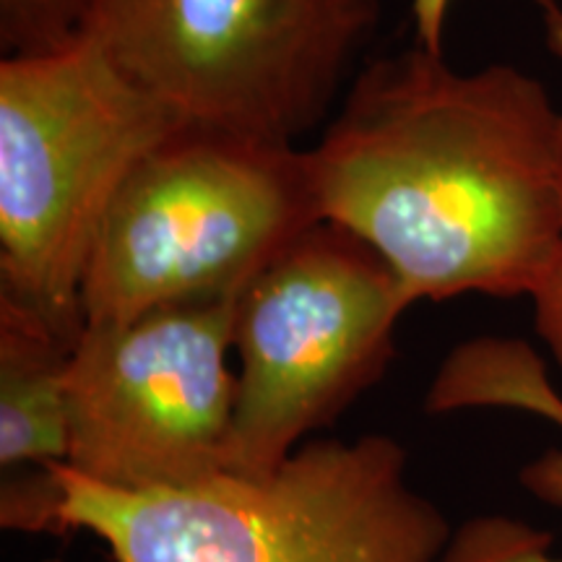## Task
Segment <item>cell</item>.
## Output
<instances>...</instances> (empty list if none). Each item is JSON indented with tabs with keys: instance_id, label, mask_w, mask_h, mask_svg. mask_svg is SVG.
Returning a JSON list of instances; mask_svg holds the SVG:
<instances>
[{
	"instance_id": "cell-1",
	"label": "cell",
	"mask_w": 562,
	"mask_h": 562,
	"mask_svg": "<svg viewBox=\"0 0 562 562\" xmlns=\"http://www.w3.org/2000/svg\"><path fill=\"white\" fill-rule=\"evenodd\" d=\"M307 151L318 216L368 243L417 305L531 297L562 232V110L513 66L414 42L357 70Z\"/></svg>"
},
{
	"instance_id": "cell-2",
	"label": "cell",
	"mask_w": 562,
	"mask_h": 562,
	"mask_svg": "<svg viewBox=\"0 0 562 562\" xmlns=\"http://www.w3.org/2000/svg\"><path fill=\"white\" fill-rule=\"evenodd\" d=\"M53 531L81 529L112 562H438L451 526L409 484L389 435L313 440L266 476L112 490L50 463Z\"/></svg>"
},
{
	"instance_id": "cell-3",
	"label": "cell",
	"mask_w": 562,
	"mask_h": 562,
	"mask_svg": "<svg viewBox=\"0 0 562 562\" xmlns=\"http://www.w3.org/2000/svg\"><path fill=\"white\" fill-rule=\"evenodd\" d=\"M186 123L83 32L0 60V300L83 331L91 245L128 172Z\"/></svg>"
},
{
	"instance_id": "cell-4",
	"label": "cell",
	"mask_w": 562,
	"mask_h": 562,
	"mask_svg": "<svg viewBox=\"0 0 562 562\" xmlns=\"http://www.w3.org/2000/svg\"><path fill=\"white\" fill-rule=\"evenodd\" d=\"M315 222L300 144L182 123L104 214L81 281L83 326L237 297Z\"/></svg>"
},
{
	"instance_id": "cell-5",
	"label": "cell",
	"mask_w": 562,
	"mask_h": 562,
	"mask_svg": "<svg viewBox=\"0 0 562 562\" xmlns=\"http://www.w3.org/2000/svg\"><path fill=\"white\" fill-rule=\"evenodd\" d=\"M378 16L381 0H97L87 32L186 123L297 144Z\"/></svg>"
},
{
	"instance_id": "cell-6",
	"label": "cell",
	"mask_w": 562,
	"mask_h": 562,
	"mask_svg": "<svg viewBox=\"0 0 562 562\" xmlns=\"http://www.w3.org/2000/svg\"><path fill=\"white\" fill-rule=\"evenodd\" d=\"M414 302L368 243L315 222L237 297L229 472L266 476L383 378Z\"/></svg>"
},
{
	"instance_id": "cell-7",
	"label": "cell",
	"mask_w": 562,
	"mask_h": 562,
	"mask_svg": "<svg viewBox=\"0 0 562 562\" xmlns=\"http://www.w3.org/2000/svg\"><path fill=\"white\" fill-rule=\"evenodd\" d=\"M237 297L83 326L66 364L70 472L128 492L229 472Z\"/></svg>"
},
{
	"instance_id": "cell-8",
	"label": "cell",
	"mask_w": 562,
	"mask_h": 562,
	"mask_svg": "<svg viewBox=\"0 0 562 562\" xmlns=\"http://www.w3.org/2000/svg\"><path fill=\"white\" fill-rule=\"evenodd\" d=\"M427 409L456 412L469 406H516L542 414L562 427V398L547 381L544 364L524 341L482 339L456 347L427 391ZM521 484L539 501L562 505V448L547 451L521 472ZM550 537L505 518L467 524L438 562H562L547 558Z\"/></svg>"
},
{
	"instance_id": "cell-9",
	"label": "cell",
	"mask_w": 562,
	"mask_h": 562,
	"mask_svg": "<svg viewBox=\"0 0 562 562\" xmlns=\"http://www.w3.org/2000/svg\"><path fill=\"white\" fill-rule=\"evenodd\" d=\"M24 307L0 300V463H66V364L70 347Z\"/></svg>"
},
{
	"instance_id": "cell-10",
	"label": "cell",
	"mask_w": 562,
	"mask_h": 562,
	"mask_svg": "<svg viewBox=\"0 0 562 562\" xmlns=\"http://www.w3.org/2000/svg\"><path fill=\"white\" fill-rule=\"evenodd\" d=\"M97 0H0L5 55L50 53L87 32Z\"/></svg>"
},
{
	"instance_id": "cell-11",
	"label": "cell",
	"mask_w": 562,
	"mask_h": 562,
	"mask_svg": "<svg viewBox=\"0 0 562 562\" xmlns=\"http://www.w3.org/2000/svg\"><path fill=\"white\" fill-rule=\"evenodd\" d=\"M531 300L537 334L542 336L547 349L552 351L554 362H558L562 370V232L550 271H547L539 290L531 294Z\"/></svg>"
},
{
	"instance_id": "cell-12",
	"label": "cell",
	"mask_w": 562,
	"mask_h": 562,
	"mask_svg": "<svg viewBox=\"0 0 562 562\" xmlns=\"http://www.w3.org/2000/svg\"><path fill=\"white\" fill-rule=\"evenodd\" d=\"M448 11H451V0H412V21L419 47L442 55Z\"/></svg>"
},
{
	"instance_id": "cell-13",
	"label": "cell",
	"mask_w": 562,
	"mask_h": 562,
	"mask_svg": "<svg viewBox=\"0 0 562 562\" xmlns=\"http://www.w3.org/2000/svg\"><path fill=\"white\" fill-rule=\"evenodd\" d=\"M539 9H542L547 47H550L554 58L562 60V5L554 3V0H539Z\"/></svg>"
}]
</instances>
